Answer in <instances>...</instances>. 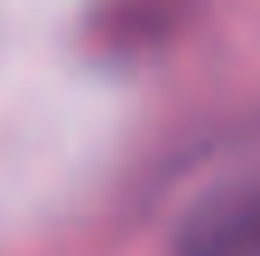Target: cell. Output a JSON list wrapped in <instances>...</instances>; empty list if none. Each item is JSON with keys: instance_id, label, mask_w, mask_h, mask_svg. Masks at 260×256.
Segmentation results:
<instances>
[{"instance_id": "1", "label": "cell", "mask_w": 260, "mask_h": 256, "mask_svg": "<svg viewBox=\"0 0 260 256\" xmlns=\"http://www.w3.org/2000/svg\"><path fill=\"white\" fill-rule=\"evenodd\" d=\"M174 256H260V183L197 206L174 238Z\"/></svg>"}, {"instance_id": "2", "label": "cell", "mask_w": 260, "mask_h": 256, "mask_svg": "<svg viewBox=\"0 0 260 256\" xmlns=\"http://www.w3.org/2000/svg\"><path fill=\"white\" fill-rule=\"evenodd\" d=\"M197 0H101L91 18V37L110 55H146L165 46L187 18Z\"/></svg>"}]
</instances>
